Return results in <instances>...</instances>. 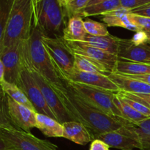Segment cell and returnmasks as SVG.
I'll return each instance as SVG.
<instances>
[{
    "label": "cell",
    "mask_w": 150,
    "mask_h": 150,
    "mask_svg": "<svg viewBox=\"0 0 150 150\" xmlns=\"http://www.w3.org/2000/svg\"><path fill=\"white\" fill-rule=\"evenodd\" d=\"M51 86L73 121L84 125L93 136L94 140L99 135L117 130L128 122L125 119L111 117L96 109L64 81L62 84Z\"/></svg>",
    "instance_id": "obj_1"
},
{
    "label": "cell",
    "mask_w": 150,
    "mask_h": 150,
    "mask_svg": "<svg viewBox=\"0 0 150 150\" xmlns=\"http://www.w3.org/2000/svg\"><path fill=\"white\" fill-rule=\"evenodd\" d=\"M42 34L32 28L28 40L21 41L22 64L30 67L43 76L50 85H59L64 82L59 76L41 38Z\"/></svg>",
    "instance_id": "obj_2"
},
{
    "label": "cell",
    "mask_w": 150,
    "mask_h": 150,
    "mask_svg": "<svg viewBox=\"0 0 150 150\" xmlns=\"http://www.w3.org/2000/svg\"><path fill=\"white\" fill-rule=\"evenodd\" d=\"M33 26L43 35L62 37L68 22L67 11L62 0H32Z\"/></svg>",
    "instance_id": "obj_3"
},
{
    "label": "cell",
    "mask_w": 150,
    "mask_h": 150,
    "mask_svg": "<svg viewBox=\"0 0 150 150\" xmlns=\"http://www.w3.org/2000/svg\"><path fill=\"white\" fill-rule=\"evenodd\" d=\"M32 28V0H13L4 34L2 51L18 41L29 39Z\"/></svg>",
    "instance_id": "obj_4"
},
{
    "label": "cell",
    "mask_w": 150,
    "mask_h": 150,
    "mask_svg": "<svg viewBox=\"0 0 150 150\" xmlns=\"http://www.w3.org/2000/svg\"><path fill=\"white\" fill-rule=\"evenodd\" d=\"M41 40L59 76L64 81L75 70L74 54L62 37L51 38L42 35Z\"/></svg>",
    "instance_id": "obj_5"
},
{
    "label": "cell",
    "mask_w": 150,
    "mask_h": 150,
    "mask_svg": "<svg viewBox=\"0 0 150 150\" xmlns=\"http://www.w3.org/2000/svg\"><path fill=\"white\" fill-rule=\"evenodd\" d=\"M64 82L96 109L111 117L122 118L121 113L114 102L115 92L103 90L76 82Z\"/></svg>",
    "instance_id": "obj_6"
},
{
    "label": "cell",
    "mask_w": 150,
    "mask_h": 150,
    "mask_svg": "<svg viewBox=\"0 0 150 150\" xmlns=\"http://www.w3.org/2000/svg\"><path fill=\"white\" fill-rule=\"evenodd\" d=\"M0 137L7 144L9 150H59L54 144L38 139L14 125L1 127Z\"/></svg>",
    "instance_id": "obj_7"
},
{
    "label": "cell",
    "mask_w": 150,
    "mask_h": 150,
    "mask_svg": "<svg viewBox=\"0 0 150 150\" xmlns=\"http://www.w3.org/2000/svg\"><path fill=\"white\" fill-rule=\"evenodd\" d=\"M16 85H17L24 92L29 100L33 105L36 113L45 114L56 120L55 116L51 111L44 99L40 89L32 76L30 72L24 66L22 67Z\"/></svg>",
    "instance_id": "obj_8"
},
{
    "label": "cell",
    "mask_w": 150,
    "mask_h": 150,
    "mask_svg": "<svg viewBox=\"0 0 150 150\" xmlns=\"http://www.w3.org/2000/svg\"><path fill=\"white\" fill-rule=\"evenodd\" d=\"M23 66H24L30 72L32 76L40 89V91L43 95V98L46 102L47 105L55 116L56 120L61 124L66 122L73 121V118L70 117L68 112L66 111L65 108L60 101L58 95H57L55 91L52 89V87L48 83L46 79L32 67H28L24 64H23Z\"/></svg>",
    "instance_id": "obj_9"
},
{
    "label": "cell",
    "mask_w": 150,
    "mask_h": 150,
    "mask_svg": "<svg viewBox=\"0 0 150 150\" xmlns=\"http://www.w3.org/2000/svg\"><path fill=\"white\" fill-rule=\"evenodd\" d=\"M130 122L120 128L102 133L95 138L106 144L109 147L122 150L140 149L139 138L136 132L130 126Z\"/></svg>",
    "instance_id": "obj_10"
},
{
    "label": "cell",
    "mask_w": 150,
    "mask_h": 150,
    "mask_svg": "<svg viewBox=\"0 0 150 150\" xmlns=\"http://www.w3.org/2000/svg\"><path fill=\"white\" fill-rule=\"evenodd\" d=\"M66 43L74 54H79L92 59L94 61L103 65L111 73L115 72L116 66L119 60L117 55L106 52L95 47L89 46L82 42L66 41Z\"/></svg>",
    "instance_id": "obj_11"
},
{
    "label": "cell",
    "mask_w": 150,
    "mask_h": 150,
    "mask_svg": "<svg viewBox=\"0 0 150 150\" xmlns=\"http://www.w3.org/2000/svg\"><path fill=\"white\" fill-rule=\"evenodd\" d=\"M8 116L12 124L17 128L30 133L36 127V114L35 111L16 102L6 95Z\"/></svg>",
    "instance_id": "obj_12"
},
{
    "label": "cell",
    "mask_w": 150,
    "mask_h": 150,
    "mask_svg": "<svg viewBox=\"0 0 150 150\" xmlns=\"http://www.w3.org/2000/svg\"><path fill=\"white\" fill-rule=\"evenodd\" d=\"M21 41H18L11 46L4 48L0 54V59L2 61L5 69V81L15 84L23 67Z\"/></svg>",
    "instance_id": "obj_13"
},
{
    "label": "cell",
    "mask_w": 150,
    "mask_h": 150,
    "mask_svg": "<svg viewBox=\"0 0 150 150\" xmlns=\"http://www.w3.org/2000/svg\"><path fill=\"white\" fill-rule=\"evenodd\" d=\"M64 81H72L82 83L92 87L98 88L109 92H120V89L114 82L110 79L108 75L101 73H86L75 70L73 74L67 78Z\"/></svg>",
    "instance_id": "obj_14"
},
{
    "label": "cell",
    "mask_w": 150,
    "mask_h": 150,
    "mask_svg": "<svg viewBox=\"0 0 150 150\" xmlns=\"http://www.w3.org/2000/svg\"><path fill=\"white\" fill-rule=\"evenodd\" d=\"M117 56L120 59L150 64V45H136L130 40L121 39Z\"/></svg>",
    "instance_id": "obj_15"
},
{
    "label": "cell",
    "mask_w": 150,
    "mask_h": 150,
    "mask_svg": "<svg viewBox=\"0 0 150 150\" xmlns=\"http://www.w3.org/2000/svg\"><path fill=\"white\" fill-rule=\"evenodd\" d=\"M62 125L64 130L63 138L64 139L80 145H86L94 140L92 133L82 123L76 121H70Z\"/></svg>",
    "instance_id": "obj_16"
},
{
    "label": "cell",
    "mask_w": 150,
    "mask_h": 150,
    "mask_svg": "<svg viewBox=\"0 0 150 150\" xmlns=\"http://www.w3.org/2000/svg\"><path fill=\"white\" fill-rule=\"evenodd\" d=\"M108 76L119 86L120 91L135 94H150V84L146 82L116 73H110Z\"/></svg>",
    "instance_id": "obj_17"
},
{
    "label": "cell",
    "mask_w": 150,
    "mask_h": 150,
    "mask_svg": "<svg viewBox=\"0 0 150 150\" xmlns=\"http://www.w3.org/2000/svg\"><path fill=\"white\" fill-rule=\"evenodd\" d=\"M121 38L108 35L106 36H93L86 34L83 42L89 46L99 48L106 52L118 55Z\"/></svg>",
    "instance_id": "obj_18"
},
{
    "label": "cell",
    "mask_w": 150,
    "mask_h": 150,
    "mask_svg": "<svg viewBox=\"0 0 150 150\" xmlns=\"http://www.w3.org/2000/svg\"><path fill=\"white\" fill-rule=\"evenodd\" d=\"M36 128L47 137H63L64 130L61 123L45 114H36Z\"/></svg>",
    "instance_id": "obj_19"
},
{
    "label": "cell",
    "mask_w": 150,
    "mask_h": 150,
    "mask_svg": "<svg viewBox=\"0 0 150 150\" xmlns=\"http://www.w3.org/2000/svg\"><path fill=\"white\" fill-rule=\"evenodd\" d=\"M86 34L83 18L76 16L68 20L67 26L63 31L62 38L64 40L69 42H83Z\"/></svg>",
    "instance_id": "obj_20"
},
{
    "label": "cell",
    "mask_w": 150,
    "mask_h": 150,
    "mask_svg": "<svg viewBox=\"0 0 150 150\" xmlns=\"http://www.w3.org/2000/svg\"><path fill=\"white\" fill-rule=\"evenodd\" d=\"M114 73L132 76L150 74V64L119 58Z\"/></svg>",
    "instance_id": "obj_21"
},
{
    "label": "cell",
    "mask_w": 150,
    "mask_h": 150,
    "mask_svg": "<svg viewBox=\"0 0 150 150\" xmlns=\"http://www.w3.org/2000/svg\"><path fill=\"white\" fill-rule=\"evenodd\" d=\"M75 55V70L86 73H101L109 75L111 73L103 65L94 61L92 59L84 56L74 54Z\"/></svg>",
    "instance_id": "obj_22"
},
{
    "label": "cell",
    "mask_w": 150,
    "mask_h": 150,
    "mask_svg": "<svg viewBox=\"0 0 150 150\" xmlns=\"http://www.w3.org/2000/svg\"><path fill=\"white\" fill-rule=\"evenodd\" d=\"M0 88L3 91V92L7 96H8L9 98L13 99L16 102L18 103L21 104L23 105H25L27 108L35 111L33 105L31 103L30 101L29 100L27 97L26 96L24 92L17 85H16L15 83H9V82L4 81L2 83H0Z\"/></svg>",
    "instance_id": "obj_23"
},
{
    "label": "cell",
    "mask_w": 150,
    "mask_h": 150,
    "mask_svg": "<svg viewBox=\"0 0 150 150\" xmlns=\"http://www.w3.org/2000/svg\"><path fill=\"white\" fill-rule=\"evenodd\" d=\"M114 102L117 108H118L119 111L121 113L122 118L127 120V121L130 122H139L142 121V120L149 118V117H146V116L143 115L141 113L136 111L131 106H130L128 104L124 102L119 95L118 92L115 94Z\"/></svg>",
    "instance_id": "obj_24"
},
{
    "label": "cell",
    "mask_w": 150,
    "mask_h": 150,
    "mask_svg": "<svg viewBox=\"0 0 150 150\" xmlns=\"http://www.w3.org/2000/svg\"><path fill=\"white\" fill-rule=\"evenodd\" d=\"M120 7H121L120 0H109V1L98 3V4L87 6L83 10L82 17L86 18L89 16H99V15L104 16L106 13L113 11Z\"/></svg>",
    "instance_id": "obj_25"
},
{
    "label": "cell",
    "mask_w": 150,
    "mask_h": 150,
    "mask_svg": "<svg viewBox=\"0 0 150 150\" xmlns=\"http://www.w3.org/2000/svg\"><path fill=\"white\" fill-rule=\"evenodd\" d=\"M129 125L137 134L140 150H150V118Z\"/></svg>",
    "instance_id": "obj_26"
},
{
    "label": "cell",
    "mask_w": 150,
    "mask_h": 150,
    "mask_svg": "<svg viewBox=\"0 0 150 150\" xmlns=\"http://www.w3.org/2000/svg\"><path fill=\"white\" fill-rule=\"evenodd\" d=\"M129 14L120 15H105L102 21L108 26H118L128 29L133 32L139 31V28L133 24L128 17Z\"/></svg>",
    "instance_id": "obj_27"
},
{
    "label": "cell",
    "mask_w": 150,
    "mask_h": 150,
    "mask_svg": "<svg viewBox=\"0 0 150 150\" xmlns=\"http://www.w3.org/2000/svg\"><path fill=\"white\" fill-rule=\"evenodd\" d=\"M13 0H0V54L2 51L3 41Z\"/></svg>",
    "instance_id": "obj_28"
},
{
    "label": "cell",
    "mask_w": 150,
    "mask_h": 150,
    "mask_svg": "<svg viewBox=\"0 0 150 150\" xmlns=\"http://www.w3.org/2000/svg\"><path fill=\"white\" fill-rule=\"evenodd\" d=\"M90 0H69L64 4L67 17H82L83 10L87 7Z\"/></svg>",
    "instance_id": "obj_29"
},
{
    "label": "cell",
    "mask_w": 150,
    "mask_h": 150,
    "mask_svg": "<svg viewBox=\"0 0 150 150\" xmlns=\"http://www.w3.org/2000/svg\"><path fill=\"white\" fill-rule=\"evenodd\" d=\"M84 28L86 33L93 36H106L109 35L107 26L91 19L87 18L84 21Z\"/></svg>",
    "instance_id": "obj_30"
},
{
    "label": "cell",
    "mask_w": 150,
    "mask_h": 150,
    "mask_svg": "<svg viewBox=\"0 0 150 150\" xmlns=\"http://www.w3.org/2000/svg\"><path fill=\"white\" fill-rule=\"evenodd\" d=\"M13 125L8 116L6 102V95L0 88V128L2 127Z\"/></svg>",
    "instance_id": "obj_31"
},
{
    "label": "cell",
    "mask_w": 150,
    "mask_h": 150,
    "mask_svg": "<svg viewBox=\"0 0 150 150\" xmlns=\"http://www.w3.org/2000/svg\"><path fill=\"white\" fill-rule=\"evenodd\" d=\"M128 17L130 21L139 28V31H144L150 33V18L138 16L133 13H130Z\"/></svg>",
    "instance_id": "obj_32"
},
{
    "label": "cell",
    "mask_w": 150,
    "mask_h": 150,
    "mask_svg": "<svg viewBox=\"0 0 150 150\" xmlns=\"http://www.w3.org/2000/svg\"><path fill=\"white\" fill-rule=\"evenodd\" d=\"M118 94L120 96V98H122V100L124 102H125L127 104H128L130 106H131L133 109H135L136 111H138V112L141 113V114H143V115L146 116V117H148L150 118V109L149 108L146 107L144 105H143V104L141 103L138 102V101L130 99V98L124 96V95H122V94H120V92H118Z\"/></svg>",
    "instance_id": "obj_33"
},
{
    "label": "cell",
    "mask_w": 150,
    "mask_h": 150,
    "mask_svg": "<svg viewBox=\"0 0 150 150\" xmlns=\"http://www.w3.org/2000/svg\"><path fill=\"white\" fill-rule=\"evenodd\" d=\"M119 92L124 96L127 97V98L141 103L150 109V94H135L130 93V92H123V91H120Z\"/></svg>",
    "instance_id": "obj_34"
},
{
    "label": "cell",
    "mask_w": 150,
    "mask_h": 150,
    "mask_svg": "<svg viewBox=\"0 0 150 150\" xmlns=\"http://www.w3.org/2000/svg\"><path fill=\"white\" fill-rule=\"evenodd\" d=\"M122 7L130 10L150 4V0H120Z\"/></svg>",
    "instance_id": "obj_35"
},
{
    "label": "cell",
    "mask_w": 150,
    "mask_h": 150,
    "mask_svg": "<svg viewBox=\"0 0 150 150\" xmlns=\"http://www.w3.org/2000/svg\"><path fill=\"white\" fill-rule=\"evenodd\" d=\"M149 35L148 32L140 30L136 32V34L133 35V38L130 39V40L133 44L139 45L147 43L148 40H149Z\"/></svg>",
    "instance_id": "obj_36"
},
{
    "label": "cell",
    "mask_w": 150,
    "mask_h": 150,
    "mask_svg": "<svg viewBox=\"0 0 150 150\" xmlns=\"http://www.w3.org/2000/svg\"><path fill=\"white\" fill-rule=\"evenodd\" d=\"M109 146L99 139L92 141L89 150H110Z\"/></svg>",
    "instance_id": "obj_37"
},
{
    "label": "cell",
    "mask_w": 150,
    "mask_h": 150,
    "mask_svg": "<svg viewBox=\"0 0 150 150\" xmlns=\"http://www.w3.org/2000/svg\"><path fill=\"white\" fill-rule=\"evenodd\" d=\"M131 13L144 17L150 18V4L131 10Z\"/></svg>",
    "instance_id": "obj_38"
},
{
    "label": "cell",
    "mask_w": 150,
    "mask_h": 150,
    "mask_svg": "<svg viewBox=\"0 0 150 150\" xmlns=\"http://www.w3.org/2000/svg\"><path fill=\"white\" fill-rule=\"evenodd\" d=\"M123 75V74H122ZM124 76H127L129 78H131V79H137V80L142 81L144 82H146V83L150 84V74H146V75H140V76H132V75H124Z\"/></svg>",
    "instance_id": "obj_39"
},
{
    "label": "cell",
    "mask_w": 150,
    "mask_h": 150,
    "mask_svg": "<svg viewBox=\"0 0 150 150\" xmlns=\"http://www.w3.org/2000/svg\"><path fill=\"white\" fill-rule=\"evenodd\" d=\"M5 69H4V64L0 59V83H2L5 81Z\"/></svg>",
    "instance_id": "obj_40"
},
{
    "label": "cell",
    "mask_w": 150,
    "mask_h": 150,
    "mask_svg": "<svg viewBox=\"0 0 150 150\" xmlns=\"http://www.w3.org/2000/svg\"><path fill=\"white\" fill-rule=\"evenodd\" d=\"M0 150H9L7 144L0 137Z\"/></svg>",
    "instance_id": "obj_41"
},
{
    "label": "cell",
    "mask_w": 150,
    "mask_h": 150,
    "mask_svg": "<svg viewBox=\"0 0 150 150\" xmlns=\"http://www.w3.org/2000/svg\"><path fill=\"white\" fill-rule=\"evenodd\" d=\"M109 1V0H90V1H89V4H88L87 6L92 5V4H98V3H100V2H103V1Z\"/></svg>",
    "instance_id": "obj_42"
},
{
    "label": "cell",
    "mask_w": 150,
    "mask_h": 150,
    "mask_svg": "<svg viewBox=\"0 0 150 150\" xmlns=\"http://www.w3.org/2000/svg\"><path fill=\"white\" fill-rule=\"evenodd\" d=\"M148 33H149V32H148ZM149 40H148L147 43L149 44V45H150V33H149Z\"/></svg>",
    "instance_id": "obj_43"
},
{
    "label": "cell",
    "mask_w": 150,
    "mask_h": 150,
    "mask_svg": "<svg viewBox=\"0 0 150 150\" xmlns=\"http://www.w3.org/2000/svg\"><path fill=\"white\" fill-rule=\"evenodd\" d=\"M62 1L63 2H64V4H65V3L67 2V1H68L69 0H62Z\"/></svg>",
    "instance_id": "obj_44"
}]
</instances>
